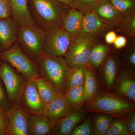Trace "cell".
Segmentation results:
<instances>
[{"label":"cell","mask_w":135,"mask_h":135,"mask_svg":"<svg viewBox=\"0 0 135 135\" xmlns=\"http://www.w3.org/2000/svg\"><path fill=\"white\" fill-rule=\"evenodd\" d=\"M34 23L46 32L60 27L70 7L56 0H27Z\"/></svg>","instance_id":"obj_1"},{"label":"cell","mask_w":135,"mask_h":135,"mask_svg":"<svg viewBox=\"0 0 135 135\" xmlns=\"http://www.w3.org/2000/svg\"><path fill=\"white\" fill-rule=\"evenodd\" d=\"M33 60L38 65L41 76L50 83L60 93L65 95L66 78L70 68L64 57L43 53Z\"/></svg>","instance_id":"obj_2"},{"label":"cell","mask_w":135,"mask_h":135,"mask_svg":"<svg viewBox=\"0 0 135 135\" xmlns=\"http://www.w3.org/2000/svg\"><path fill=\"white\" fill-rule=\"evenodd\" d=\"M98 36L80 33L73 37L63 57L70 68L89 65L90 51Z\"/></svg>","instance_id":"obj_3"},{"label":"cell","mask_w":135,"mask_h":135,"mask_svg":"<svg viewBox=\"0 0 135 135\" xmlns=\"http://www.w3.org/2000/svg\"><path fill=\"white\" fill-rule=\"evenodd\" d=\"M87 103V110L89 112L107 114L123 119L134 110V105L130 101L110 94L97 96Z\"/></svg>","instance_id":"obj_4"},{"label":"cell","mask_w":135,"mask_h":135,"mask_svg":"<svg viewBox=\"0 0 135 135\" xmlns=\"http://www.w3.org/2000/svg\"><path fill=\"white\" fill-rule=\"evenodd\" d=\"M46 32L36 25L18 27L17 41L29 58L33 60L43 53Z\"/></svg>","instance_id":"obj_5"},{"label":"cell","mask_w":135,"mask_h":135,"mask_svg":"<svg viewBox=\"0 0 135 135\" xmlns=\"http://www.w3.org/2000/svg\"><path fill=\"white\" fill-rule=\"evenodd\" d=\"M0 56L3 61L15 68L27 80L41 76L36 63L25 54L17 41L11 47L0 53Z\"/></svg>","instance_id":"obj_6"},{"label":"cell","mask_w":135,"mask_h":135,"mask_svg":"<svg viewBox=\"0 0 135 135\" xmlns=\"http://www.w3.org/2000/svg\"><path fill=\"white\" fill-rule=\"evenodd\" d=\"M0 78L5 86L10 106L21 104L27 80L3 60L0 67Z\"/></svg>","instance_id":"obj_7"},{"label":"cell","mask_w":135,"mask_h":135,"mask_svg":"<svg viewBox=\"0 0 135 135\" xmlns=\"http://www.w3.org/2000/svg\"><path fill=\"white\" fill-rule=\"evenodd\" d=\"M73 37L62 27L51 29L46 32L43 53L50 55L64 56Z\"/></svg>","instance_id":"obj_8"},{"label":"cell","mask_w":135,"mask_h":135,"mask_svg":"<svg viewBox=\"0 0 135 135\" xmlns=\"http://www.w3.org/2000/svg\"><path fill=\"white\" fill-rule=\"evenodd\" d=\"M29 114L21 104L10 106L6 113V135H28Z\"/></svg>","instance_id":"obj_9"},{"label":"cell","mask_w":135,"mask_h":135,"mask_svg":"<svg viewBox=\"0 0 135 135\" xmlns=\"http://www.w3.org/2000/svg\"><path fill=\"white\" fill-rule=\"evenodd\" d=\"M21 104L30 114L44 113L46 104L40 96L33 79L27 80Z\"/></svg>","instance_id":"obj_10"},{"label":"cell","mask_w":135,"mask_h":135,"mask_svg":"<svg viewBox=\"0 0 135 135\" xmlns=\"http://www.w3.org/2000/svg\"><path fill=\"white\" fill-rule=\"evenodd\" d=\"M86 112L75 109L66 116L53 122L51 134L70 135L71 131L84 119Z\"/></svg>","instance_id":"obj_11"},{"label":"cell","mask_w":135,"mask_h":135,"mask_svg":"<svg viewBox=\"0 0 135 135\" xmlns=\"http://www.w3.org/2000/svg\"><path fill=\"white\" fill-rule=\"evenodd\" d=\"M93 10L100 19L109 26L118 29L123 16L109 0H102L95 4Z\"/></svg>","instance_id":"obj_12"},{"label":"cell","mask_w":135,"mask_h":135,"mask_svg":"<svg viewBox=\"0 0 135 135\" xmlns=\"http://www.w3.org/2000/svg\"><path fill=\"white\" fill-rule=\"evenodd\" d=\"M18 27L11 16L0 20V53L11 47L17 41Z\"/></svg>","instance_id":"obj_13"},{"label":"cell","mask_w":135,"mask_h":135,"mask_svg":"<svg viewBox=\"0 0 135 135\" xmlns=\"http://www.w3.org/2000/svg\"><path fill=\"white\" fill-rule=\"evenodd\" d=\"M68 102L65 95L60 93L57 97L46 104L44 114L52 122L64 117L75 110Z\"/></svg>","instance_id":"obj_14"},{"label":"cell","mask_w":135,"mask_h":135,"mask_svg":"<svg viewBox=\"0 0 135 135\" xmlns=\"http://www.w3.org/2000/svg\"><path fill=\"white\" fill-rule=\"evenodd\" d=\"M113 29L102 21L95 12L90 10L84 14L80 33L98 36Z\"/></svg>","instance_id":"obj_15"},{"label":"cell","mask_w":135,"mask_h":135,"mask_svg":"<svg viewBox=\"0 0 135 135\" xmlns=\"http://www.w3.org/2000/svg\"><path fill=\"white\" fill-rule=\"evenodd\" d=\"M115 87V92L118 96L135 102V79L131 73L126 70L121 72Z\"/></svg>","instance_id":"obj_16"},{"label":"cell","mask_w":135,"mask_h":135,"mask_svg":"<svg viewBox=\"0 0 135 135\" xmlns=\"http://www.w3.org/2000/svg\"><path fill=\"white\" fill-rule=\"evenodd\" d=\"M53 123L44 114H29L28 119V135L50 134Z\"/></svg>","instance_id":"obj_17"},{"label":"cell","mask_w":135,"mask_h":135,"mask_svg":"<svg viewBox=\"0 0 135 135\" xmlns=\"http://www.w3.org/2000/svg\"><path fill=\"white\" fill-rule=\"evenodd\" d=\"M11 16L19 26L35 25L30 15L27 0H10Z\"/></svg>","instance_id":"obj_18"},{"label":"cell","mask_w":135,"mask_h":135,"mask_svg":"<svg viewBox=\"0 0 135 135\" xmlns=\"http://www.w3.org/2000/svg\"><path fill=\"white\" fill-rule=\"evenodd\" d=\"M84 14L79 10L71 8L62 22L61 27L74 37L80 33Z\"/></svg>","instance_id":"obj_19"},{"label":"cell","mask_w":135,"mask_h":135,"mask_svg":"<svg viewBox=\"0 0 135 135\" xmlns=\"http://www.w3.org/2000/svg\"><path fill=\"white\" fill-rule=\"evenodd\" d=\"M33 80L40 96L46 104L55 99L61 93L41 76Z\"/></svg>","instance_id":"obj_20"},{"label":"cell","mask_w":135,"mask_h":135,"mask_svg":"<svg viewBox=\"0 0 135 135\" xmlns=\"http://www.w3.org/2000/svg\"><path fill=\"white\" fill-rule=\"evenodd\" d=\"M84 96L85 102L91 101L97 96L98 84L95 75L92 67L88 65L84 67Z\"/></svg>","instance_id":"obj_21"},{"label":"cell","mask_w":135,"mask_h":135,"mask_svg":"<svg viewBox=\"0 0 135 135\" xmlns=\"http://www.w3.org/2000/svg\"><path fill=\"white\" fill-rule=\"evenodd\" d=\"M65 96L70 105L75 109H80L85 103L84 84L68 89Z\"/></svg>","instance_id":"obj_22"},{"label":"cell","mask_w":135,"mask_h":135,"mask_svg":"<svg viewBox=\"0 0 135 135\" xmlns=\"http://www.w3.org/2000/svg\"><path fill=\"white\" fill-rule=\"evenodd\" d=\"M109 51L107 45L94 44L90 51L89 65L94 68H98L106 58Z\"/></svg>","instance_id":"obj_23"},{"label":"cell","mask_w":135,"mask_h":135,"mask_svg":"<svg viewBox=\"0 0 135 135\" xmlns=\"http://www.w3.org/2000/svg\"><path fill=\"white\" fill-rule=\"evenodd\" d=\"M113 120L110 114L99 113L95 116L93 120L94 134L105 135Z\"/></svg>","instance_id":"obj_24"},{"label":"cell","mask_w":135,"mask_h":135,"mask_svg":"<svg viewBox=\"0 0 135 135\" xmlns=\"http://www.w3.org/2000/svg\"><path fill=\"white\" fill-rule=\"evenodd\" d=\"M117 71V62L113 56L107 58L104 65L103 74L105 81L109 88H112L116 80Z\"/></svg>","instance_id":"obj_25"},{"label":"cell","mask_w":135,"mask_h":135,"mask_svg":"<svg viewBox=\"0 0 135 135\" xmlns=\"http://www.w3.org/2000/svg\"><path fill=\"white\" fill-rule=\"evenodd\" d=\"M84 81V67L70 68L66 78V89L83 85Z\"/></svg>","instance_id":"obj_26"},{"label":"cell","mask_w":135,"mask_h":135,"mask_svg":"<svg viewBox=\"0 0 135 135\" xmlns=\"http://www.w3.org/2000/svg\"><path fill=\"white\" fill-rule=\"evenodd\" d=\"M118 29L127 36L135 37V12L123 16Z\"/></svg>","instance_id":"obj_27"},{"label":"cell","mask_w":135,"mask_h":135,"mask_svg":"<svg viewBox=\"0 0 135 135\" xmlns=\"http://www.w3.org/2000/svg\"><path fill=\"white\" fill-rule=\"evenodd\" d=\"M123 16L135 12V0H109Z\"/></svg>","instance_id":"obj_28"},{"label":"cell","mask_w":135,"mask_h":135,"mask_svg":"<svg viewBox=\"0 0 135 135\" xmlns=\"http://www.w3.org/2000/svg\"><path fill=\"white\" fill-rule=\"evenodd\" d=\"M106 135H129L130 134L124 120L122 118H118L113 119Z\"/></svg>","instance_id":"obj_29"},{"label":"cell","mask_w":135,"mask_h":135,"mask_svg":"<svg viewBox=\"0 0 135 135\" xmlns=\"http://www.w3.org/2000/svg\"><path fill=\"white\" fill-rule=\"evenodd\" d=\"M94 134L92 127V119L88 117L83 122L78 125L71 131V135H91Z\"/></svg>","instance_id":"obj_30"},{"label":"cell","mask_w":135,"mask_h":135,"mask_svg":"<svg viewBox=\"0 0 135 135\" xmlns=\"http://www.w3.org/2000/svg\"><path fill=\"white\" fill-rule=\"evenodd\" d=\"M102 0H73L77 9L83 14L91 10L93 7Z\"/></svg>","instance_id":"obj_31"},{"label":"cell","mask_w":135,"mask_h":135,"mask_svg":"<svg viewBox=\"0 0 135 135\" xmlns=\"http://www.w3.org/2000/svg\"><path fill=\"white\" fill-rule=\"evenodd\" d=\"M10 107L6 89L0 81V110L6 113Z\"/></svg>","instance_id":"obj_32"},{"label":"cell","mask_w":135,"mask_h":135,"mask_svg":"<svg viewBox=\"0 0 135 135\" xmlns=\"http://www.w3.org/2000/svg\"><path fill=\"white\" fill-rule=\"evenodd\" d=\"M11 7L10 0H0V20L10 16Z\"/></svg>","instance_id":"obj_33"},{"label":"cell","mask_w":135,"mask_h":135,"mask_svg":"<svg viewBox=\"0 0 135 135\" xmlns=\"http://www.w3.org/2000/svg\"><path fill=\"white\" fill-rule=\"evenodd\" d=\"M123 119L130 135H134L135 133V116L134 111L129 113Z\"/></svg>","instance_id":"obj_34"},{"label":"cell","mask_w":135,"mask_h":135,"mask_svg":"<svg viewBox=\"0 0 135 135\" xmlns=\"http://www.w3.org/2000/svg\"><path fill=\"white\" fill-rule=\"evenodd\" d=\"M113 44L115 48L117 49H120L126 47L127 44V40L125 36H117Z\"/></svg>","instance_id":"obj_35"},{"label":"cell","mask_w":135,"mask_h":135,"mask_svg":"<svg viewBox=\"0 0 135 135\" xmlns=\"http://www.w3.org/2000/svg\"><path fill=\"white\" fill-rule=\"evenodd\" d=\"M133 44L128 55V60L131 66L135 68V42H133Z\"/></svg>","instance_id":"obj_36"},{"label":"cell","mask_w":135,"mask_h":135,"mask_svg":"<svg viewBox=\"0 0 135 135\" xmlns=\"http://www.w3.org/2000/svg\"><path fill=\"white\" fill-rule=\"evenodd\" d=\"M116 37L117 35L116 33L112 30L107 32L105 36V40L107 44H113L115 41Z\"/></svg>","instance_id":"obj_37"},{"label":"cell","mask_w":135,"mask_h":135,"mask_svg":"<svg viewBox=\"0 0 135 135\" xmlns=\"http://www.w3.org/2000/svg\"><path fill=\"white\" fill-rule=\"evenodd\" d=\"M6 113L0 110V129L6 131L5 127V118Z\"/></svg>","instance_id":"obj_38"},{"label":"cell","mask_w":135,"mask_h":135,"mask_svg":"<svg viewBox=\"0 0 135 135\" xmlns=\"http://www.w3.org/2000/svg\"><path fill=\"white\" fill-rule=\"evenodd\" d=\"M56 1L64 5L70 7L71 8L77 9L76 6L74 3L73 0H56Z\"/></svg>","instance_id":"obj_39"},{"label":"cell","mask_w":135,"mask_h":135,"mask_svg":"<svg viewBox=\"0 0 135 135\" xmlns=\"http://www.w3.org/2000/svg\"><path fill=\"white\" fill-rule=\"evenodd\" d=\"M0 135H7L6 131L3 129H0Z\"/></svg>","instance_id":"obj_40"},{"label":"cell","mask_w":135,"mask_h":135,"mask_svg":"<svg viewBox=\"0 0 135 135\" xmlns=\"http://www.w3.org/2000/svg\"><path fill=\"white\" fill-rule=\"evenodd\" d=\"M3 60L1 58V56H0V67H1V65L2 64Z\"/></svg>","instance_id":"obj_41"}]
</instances>
